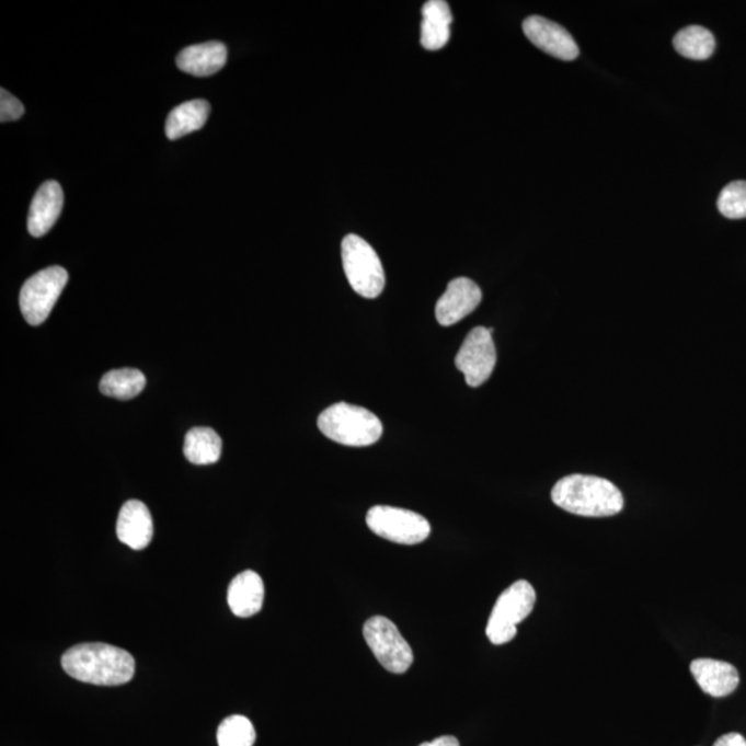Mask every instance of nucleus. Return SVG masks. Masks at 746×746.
Listing matches in <instances>:
<instances>
[{"label": "nucleus", "mask_w": 746, "mask_h": 746, "mask_svg": "<svg viewBox=\"0 0 746 746\" xmlns=\"http://www.w3.org/2000/svg\"><path fill=\"white\" fill-rule=\"evenodd\" d=\"M554 505L584 517H610L623 509V496L616 485L596 475H567L552 490Z\"/></svg>", "instance_id": "2"}, {"label": "nucleus", "mask_w": 746, "mask_h": 746, "mask_svg": "<svg viewBox=\"0 0 746 746\" xmlns=\"http://www.w3.org/2000/svg\"><path fill=\"white\" fill-rule=\"evenodd\" d=\"M68 283L66 268L53 266L26 279L20 294V309L30 325L44 324Z\"/></svg>", "instance_id": "6"}, {"label": "nucleus", "mask_w": 746, "mask_h": 746, "mask_svg": "<svg viewBox=\"0 0 746 746\" xmlns=\"http://www.w3.org/2000/svg\"><path fill=\"white\" fill-rule=\"evenodd\" d=\"M343 268L348 284L359 296L378 298L386 285L382 262L369 243L358 236H347L342 242Z\"/></svg>", "instance_id": "4"}, {"label": "nucleus", "mask_w": 746, "mask_h": 746, "mask_svg": "<svg viewBox=\"0 0 746 746\" xmlns=\"http://www.w3.org/2000/svg\"><path fill=\"white\" fill-rule=\"evenodd\" d=\"M153 533L151 513L140 501L126 502L116 523V536L122 543L142 550L151 543Z\"/></svg>", "instance_id": "14"}, {"label": "nucleus", "mask_w": 746, "mask_h": 746, "mask_svg": "<svg viewBox=\"0 0 746 746\" xmlns=\"http://www.w3.org/2000/svg\"><path fill=\"white\" fill-rule=\"evenodd\" d=\"M420 746H460L459 741L452 735H444V737L433 739L432 743H425Z\"/></svg>", "instance_id": "26"}, {"label": "nucleus", "mask_w": 746, "mask_h": 746, "mask_svg": "<svg viewBox=\"0 0 746 746\" xmlns=\"http://www.w3.org/2000/svg\"><path fill=\"white\" fill-rule=\"evenodd\" d=\"M537 594L530 582L517 581L500 596L492 610L486 636L492 644L502 645L516 638L517 626L536 606Z\"/></svg>", "instance_id": "5"}, {"label": "nucleus", "mask_w": 746, "mask_h": 746, "mask_svg": "<svg viewBox=\"0 0 746 746\" xmlns=\"http://www.w3.org/2000/svg\"><path fill=\"white\" fill-rule=\"evenodd\" d=\"M713 746H746V739L738 733H728L722 735Z\"/></svg>", "instance_id": "25"}, {"label": "nucleus", "mask_w": 746, "mask_h": 746, "mask_svg": "<svg viewBox=\"0 0 746 746\" xmlns=\"http://www.w3.org/2000/svg\"><path fill=\"white\" fill-rule=\"evenodd\" d=\"M364 638L379 664L391 674H405L414 663L411 645L389 618H369L364 626Z\"/></svg>", "instance_id": "7"}, {"label": "nucleus", "mask_w": 746, "mask_h": 746, "mask_svg": "<svg viewBox=\"0 0 746 746\" xmlns=\"http://www.w3.org/2000/svg\"><path fill=\"white\" fill-rule=\"evenodd\" d=\"M455 365L464 375L470 388H479L491 378L496 365V348L492 330L478 326L469 332L455 358Z\"/></svg>", "instance_id": "9"}, {"label": "nucleus", "mask_w": 746, "mask_h": 746, "mask_svg": "<svg viewBox=\"0 0 746 746\" xmlns=\"http://www.w3.org/2000/svg\"><path fill=\"white\" fill-rule=\"evenodd\" d=\"M674 46L682 57L701 61L713 55L716 42L711 31L700 25H691L675 35Z\"/></svg>", "instance_id": "21"}, {"label": "nucleus", "mask_w": 746, "mask_h": 746, "mask_svg": "<svg viewBox=\"0 0 746 746\" xmlns=\"http://www.w3.org/2000/svg\"><path fill=\"white\" fill-rule=\"evenodd\" d=\"M209 114L210 105L206 100H192V102L177 105L168 116V139L177 140L180 137L199 130L208 120Z\"/></svg>", "instance_id": "18"}, {"label": "nucleus", "mask_w": 746, "mask_h": 746, "mask_svg": "<svg viewBox=\"0 0 746 746\" xmlns=\"http://www.w3.org/2000/svg\"><path fill=\"white\" fill-rule=\"evenodd\" d=\"M66 674L94 686H120L134 679L135 658L128 651L104 643H84L66 651Z\"/></svg>", "instance_id": "1"}, {"label": "nucleus", "mask_w": 746, "mask_h": 746, "mask_svg": "<svg viewBox=\"0 0 746 746\" xmlns=\"http://www.w3.org/2000/svg\"><path fill=\"white\" fill-rule=\"evenodd\" d=\"M227 47L221 42L185 47L176 58L177 67L194 77H210L219 72L227 62Z\"/></svg>", "instance_id": "15"}, {"label": "nucleus", "mask_w": 746, "mask_h": 746, "mask_svg": "<svg viewBox=\"0 0 746 746\" xmlns=\"http://www.w3.org/2000/svg\"><path fill=\"white\" fill-rule=\"evenodd\" d=\"M146 377L134 368L114 369L105 374L100 390L107 397L118 400H130L139 395L146 388Z\"/></svg>", "instance_id": "20"}, {"label": "nucleus", "mask_w": 746, "mask_h": 746, "mask_svg": "<svg viewBox=\"0 0 746 746\" xmlns=\"http://www.w3.org/2000/svg\"><path fill=\"white\" fill-rule=\"evenodd\" d=\"M0 93H2V96H0V120L12 122L20 119L24 115L23 103L4 89L0 90Z\"/></svg>", "instance_id": "24"}, {"label": "nucleus", "mask_w": 746, "mask_h": 746, "mask_svg": "<svg viewBox=\"0 0 746 746\" xmlns=\"http://www.w3.org/2000/svg\"><path fill=\"white\" fill-rule=\"evenodd\" d=\"M718 208L727 219L746 217V182L738 180L726 185L718 199Z\"/></svg>", "instance_id": "23"}, {"label": "nucleus", "mask_w": 746, "mask_h": 746, "mask_svg": "<svg viewBox=\"0 0 746 746\" xmlns=\"http://www.w3.org/2000/svg\"><path fill=\"white\" fill-rule=\"evenodd\" d=\"M523 31L538 49L560 60L573 61L579 56V47L569 31L541 15L524 20Z\"/></svg>", "instance_id": "10"}, {"label": "nucleus", "mask_w": 746, "mask_h": 746, "mask_svg": "<svg viewBox=\"0 0 746 746\" xmlns=\"http://www.w3.org/2000/svg\"><path fill=\"white\" fill-rule=\"evenodd\" d=\"M369 530L390 542L416 544L431 536V523L420 513L393 506H374L367 515Z\"/></svg>", "instance_id": "8"}, {"label": "nucleus", "mask_w": 746, "mask_h": 746, "mask_svg": "<svg viewBox=\"0 0 746 746\" xmlns=\"http://www.w3.org/2000/svg\"><path fill=\"white\" fill-rule=\"evenodd\" d=\"M421 44L426 50H440L451 36L452 13L444 0H428L422 9Z\"/></svg>", "instance_id": "17"}, {"label": "nucleus", "mask_w": 746, "mask_h": 746, "mask_svg": "<svg viewBox=\"0 0 746 746\" xmlns=\"http://www.w3.org/2000/svg\"><path fill=\"white\" fill-rule=\"evenodd\" d=\"M690 670L701 690L711 697L730 696L739 685L737 668L724 661L698 658L692 661Z\"/></svg>", "instance_id": "12"}, {"label": "nucleus", "mask_w": 746, "mask_h": 746, "mask_svg": "<svg viewBox=\"0 0 746 746\" xmlns=\"http://www.w3.org/2000/svg\"><path fill=\"white\" fill-rule=\"evenodd\" d=\"M255 741V727L248 718L240 714L225 719L217 730L219 746H253Z\"/></svg>", "instance_id": "22"}, {"label": "nucleus", "mask_w": 746, "mask_h": 746, "mask_svg": "<svg viewBox=\"0 0 746 746\" xmlns=\"http://www.w3.org/2000/svg\"><path fill=\"white\" fill-rule=\"evenodd\" d=\"M227 600L232 613L240 618L256 616L262 610L264 585L261 575L255 571H243L232 579Z\"/></svg>", "instance_id": "16"}, {"label": "nucleus", "mask_w": 746, "mask_h": 746, "mask_svg": "<svg viewBox=\"0 0 746 746\" xmlns=\"http://www.w3.org/2000/svg\"><path fill=\"white\" fill-rule=\"evenodd\" d=\"M483 299V292L472 279L460 277L448 284L436 305V319L443 326H452L472 314Z\"/></svg>", "instance_id": "11"}, {"label": "nucleus", "mask_w": 746, "mask_h": 746, "mask_svg": "<svg viewBox=\"0 0 746 746\" xmlns=\"http://www.w3.org/2000/svg\"><path fill=\"white\" fill-rule=\"evenodd\" d=\"M65 205V194L57 182L41 185L31 204L28 214V231L36 238L44 237L56 225Z\"/></svg>", "instance_id": "13"}, {"label": "nucleus", "mask_w": 746, "mask_h": 746, "mask_svg": "<svg viewBox=\"0 0 746 746\" xmlns=\"http://www.w3.org/2000/svg\"><path fill=\"white\" fill-rule=\"evenodd\" d=\"M184 455L194 464H211L220 459L221 438L214 428L194 427L184 441Z\"/></svg>", "instance_id": "19"}, {"label": "nucleus", "mask_w": 746, "mask_h": 746, "mask_svg": "<svg viewBox=\"0 0 746 746\" xmlns=\"http://www.w3.org/2000/svg\"><path fill=\"white\" fill-rule=\"evenodd\" d=\"M319 427L330 440L347 447H369L383 434L382 422L363 406L337 402L319 417Z\"/></svg>", "instance_id": "3"}]
</instances>
